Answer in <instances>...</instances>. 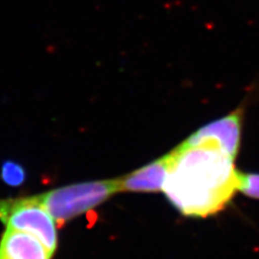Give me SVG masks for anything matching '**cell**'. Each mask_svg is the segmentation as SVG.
<instances>
[{
  "instance_id": "3957f363",
  "label": "cell",
  "mask_w": 259,
  "mask_h": 259,
  "mask_svg": "<svg viewBox=\"0 0 259 259\" xmlns=\"http://www.w3.org/2000/svg\"><path fill=\"white\" fill-rule=\"evenodd\" d=\"M0 222L38 238L52 254L58 247L56 223L34 196L0 199Z\"/></svg>"
},
{
  "instance_id": "277c9868",
  "label": "cell",
  "mask_w": 259,
  "mask_h": 259,
  "mask_svg": "<svg viewBox=\"0 0 259 259\" xmlns=\"http://www.w3.org/2000/svg\"><path fill=\"white\" fill-rule=\"evenodd\" d=\"M241 124L242 111L239 109L201 127L186 142L190 144L200 142L213 143L234 159L240 148Z\"/></svg>"
},
{
  "instance_id": "6da1fadb",
  "label": "cell",
  "mask_w": 259,
  "mask_h": 259,
  "mask_svg": "<svg viewBox=\"0 0 259 259\" xmlns=\"http://www.w3.org/2000/svg\"><path fill=\"white\" fill-rule=\"evenodd\" d=\"M163 191L184 216L208 217L220 213L239 191L240 172L234 159L209 142H184L168 153Z\"/></svg>"
},
{
  "instance_id": "5b68a950",
  "label": "cell",
  "mask_w": 259,
  "mask_h": 259,
  "mask_svg": "<svg viewBox=\"0 0 259 259\" xmlns=\"http://www.w3.org/2000/svg\"><path fill=\"white\" fill-rule=\"evenodd\" d=\"M53 254L30 233L7 228L0 239V259H51Z\"/></svg>"
},
{
  "instance_id": "52a82bcc",
  "label": "cell",
  "mask_w": 259,
  "mask_h": 259,
  "mask_svg": "<svg viewBox=\"0 0 259 259\" xmlns=\"http://www.w3.org/2000/svg\"><path fill=\"white\" fill-rule=\"evenodd\" d=\"M0 177L7 185L18 187L26 181V171L18 162L7 160L0 167Z\"/></svg>"
},
{
  "instance_id": "ba28073f",
  "label": "cell",
  "mask_w": 259,
  "mask_h": 259,
  "mask_svg": "<svg viewBox=\"0 0 259 259\" xmlns=\"http://www.w3.org/2000/svg\"><path fill=\"white\" fill-rule=\"evenodd\" d=\"M239 191L243 192L245 196L259 199V174H240Z\"/></svg>"
},
{
  "instance_id": "8992f818",
  "label": "cell",
  "mask_w": 259,
  "mask_h": 259,
  "mask_svg": "<svg viewBox=\"0 0 259 259\" xmlns=\"http://www.w3.org/2000/svg\"><path fill=\"white\" fill-rule=\"evenodd\" d=\"M168 153L123 177L117 178L119 191L157 192L163 190L168 168Z\"/></svg>"
},
{
  "instance_id": "7a4b0ae2",
  "label": "cell",
  "mask_w": 259,
  "mask_h": 259,
  "mask_svg": "<svg viewBox=\"0 0 259 259\" xmlns=\"http://www.w3.org/2000/svg\"><path fill=\"white\" fill-rule=\"evenodd\" d=\"M117 192L118 180H108L72 184L34 197L50 213L56 225L63 226L101 205Z\"/></svg>"
}]
</instances>
